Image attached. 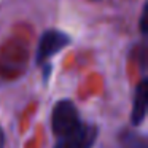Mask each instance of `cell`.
Returning a JSON list of instances; mask_svg holds the SVG:
<instances>
[{
  "label": "cell",
  "mask_w": 148,
  "mask_h": 148,
  "mask_svg": "<svg viewBox=\"0 0 148 148\" xmlns=\"http://www.w3.org/2000/svg\"><path fill=\"white\" fill-rule=\"evenodd\" d=\"M81 124L78 108L72 100L62 99L56 102L51 113V129L56 138L65 137Z\"/></svg>",
  "instance_id": "1"
},
{
  "label": "cell",
  "mask_w": 148,
  "mask_h": 148,
  "mask_svg": "<svg viewBox=\"0 0 148 148\" xmlns=\"http://www.w3.org/2000/svg\"><path fill=\"white\" fill-rule=\"evenodd\" d=\"M70 43H72V38L65 32L54 30V29L43 32L35 51V62L38 65L46 64L53 56L58 54L59 51H62L64 48H67Z\"/></svg>",
  "instance_id": "2"
},
{
  "label": "cell",
  "mask_w": 148,
  "mask_h": 148,
  "mask_svg": "<svg viewBox=\"0 0 148 148\" xmlns=\"http://www.w3.org/2000/svg\"><path fill=\"white\" fill-rule=\"evenodd\" d=\"M97 134H99L97 126L81 121V124L75 131H72L65 137L58 138L54 148H92Z\"/></svg>",
  "instance_id": "3"
},
{
  "label": "cell",
  "mask_w": 148,
  "mask_h": 148,
  "mask_svg": "<svg viewBox=\"0 0 148 148\" xmlns=\"http://www.w3.org/2000/svg\"><path fill=\"white\" fill-rule=\"evenodd\" d=\"M147 105H148V81L142 80L135 86L134 91V100H132V112H131V124L140 126L147 115Z\"/></svg>",
  "instance_id": "4"
},
{
  "label": "cell",
  "mask_w": 148,
  "mask_h": 148,
  "mask_svg": "<svg viewBox=\"0 0 148 148\" xmlns=\"http://www.w3.org/2000/svg\"><path fill=\"white\" fill-rule=\"evenodd\" d=\"M121 147L124 148H147L145 138L134 132H123L121 135Z\"/></svg>",
  "instance_id": "5"
},
{
  "label": "cell",
  "mask_w": 148,
  "mask_h": 148,
  "mask_svg": "<svg viewBox=\"0 0 148 148\" xmlns=\"http://www.w3.org/2000/svg\"><path fill=\"white\" fill-rule=\"evenodd\" d=\"M145 21H147V5H143V10H142V14H140V32L142 35H147V24H145Z\"/></svg>",
  "instance_id": "6"
},
{
  "label": "cell",
  "mask_w": 148,
  "mask_h": 148,
  "mask_svg": "<svg viewBox=\"0 0 148 148\" xmlns=\"http://www.w3.org/2000/svg\"><path fill=\"white\" fill-rule=\"evenodd\" d=\"M5 147V134L3 131H2V127H0V148Z\"/></svg>",
  "instance_id": "7"
}]
</instances>
